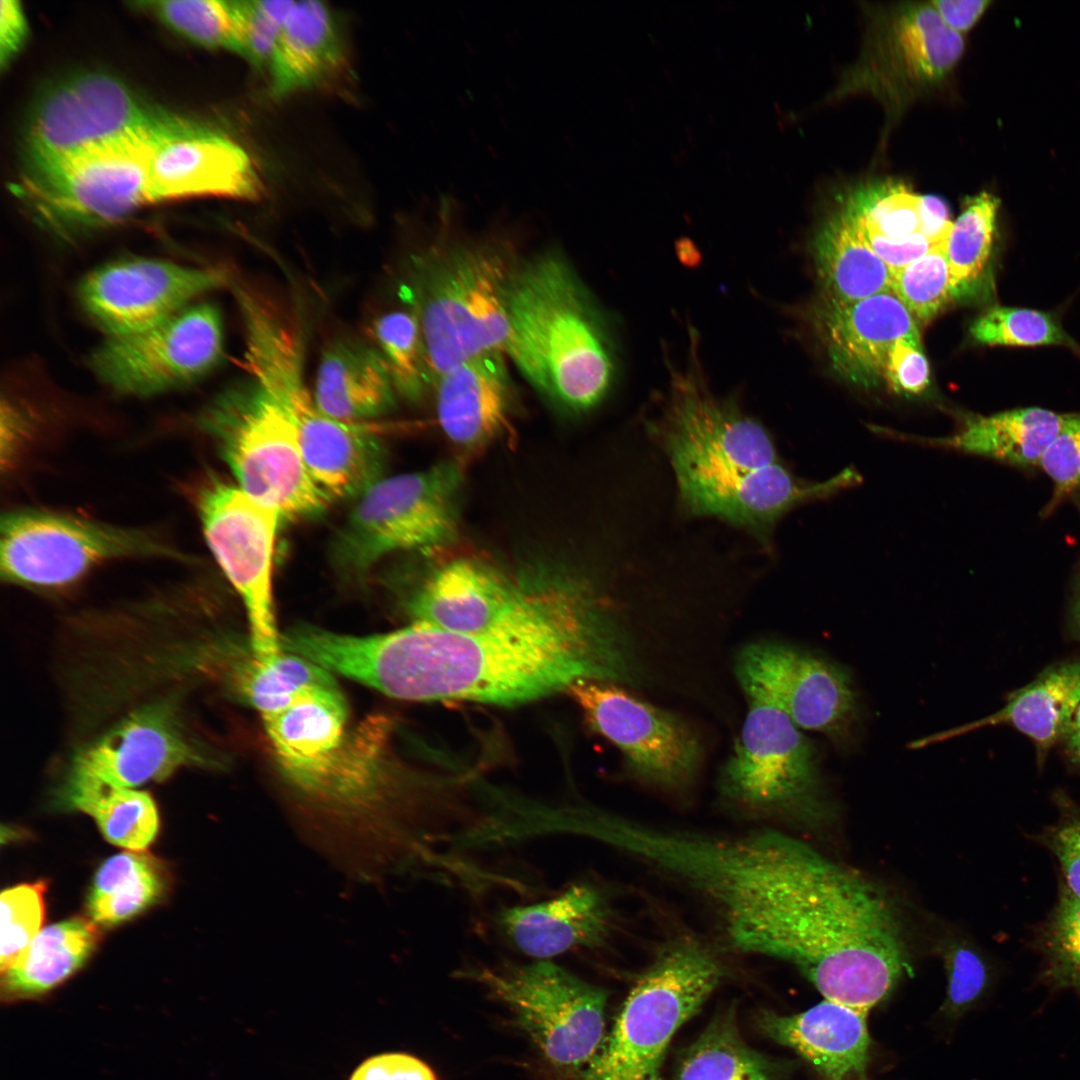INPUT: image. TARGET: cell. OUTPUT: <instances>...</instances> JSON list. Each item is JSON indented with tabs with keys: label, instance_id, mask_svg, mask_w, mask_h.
Here are the masks:
<instances>
[{
	"label": "cell",
	"instance_id": "cell-1",
	"mask_svg": "<svg viewBox=\"0 0 1080 1080\" xmlns=\"http://www.w3.org/2000/svg\"><path fill=\"white\" fill-rule=\"evenodd\" d=\"M524 615L481 632L421 623L384 634L323 632L317 662L403 700L520 704L581 681L628 684L637 657L596 583L570 577Z\"/></svg>",
	"mask_w": 1080,
	"mask_h": 1080
},
{
	"label": "cell",
	"instance_id": "cell-2",
	"mask_svg": "<svg viewBox=\"0 0 1080 1080\" xmlns=\"http://www.w3.org/2000/svg\"><path fill=\"white\" fill-rule=\"evenodd\" d=\"M696 344L683 368L670 369L660 422L681 500L689 512L716 516L766 538L790 510L862 483L853 467L817 482L790 471L767 430L734 401L710 390Z\"/></svg>",
	"mask_w": 1080,
	"mask_h": 1080
},
{
	"label": "cell",
	"instance_id": "cell-3",
	"mask_svg": "<svg viewBox=\"0 0 1080 1080\" xmlns=\"http://www.w3.org/2000/svg\"><path fill=\"white\" fill-rule=\"evenodd\" d=\"M505 354L557 408L577 414L609 392L616 365L599 313L567 260L546 251L516 261L505 291Z\"/></svg>",
	"mask_w": 1080,
	"mask_h": 1080
},
{
	"label": "cell",
	"instance_id": "cell-4",
	"mask_svg": "<svg viewBox=\"0 0 1080 1080\" xmlns=\"http://www.w3.org/2000/svg\"><path fill=\"white\" fill-rule=\"evenodd\" d=\"M515 260L487 242H456L417 255L408 301L419 321L434 381L485 352L505 353V291Z\"/></svg>",
	"mask_w": 1080,
	"mask_h": 1080
},
{
	"label": "cell",
	"instance_id": "cell-5",
	"mask_svg": "<svg viewBox=\"0 0 1080 1080\" xmlns=\"http://www.w3.org/2000/svg\"><path fill=\"white\" fill-rule=\"evenodd\" d=\"M186 124L177 117L24 169L14 192L41 228L63 240L113 225L152 204L150 160L157 145Z\"/></svg>",
	"mask_w": 1080,
	"mask_h": 1080
},
{
	"label": "cell",
	"instance_id": "cell-6",
	"mask_svg": "<svg viewBox=\"0 0 1080 1080\" xmlns=\"http://www.w3.org/2000/svg\"><path fill=\"white\" fill-rule=\"evenodd\" d=\"M724 976L722 963L695 939L677 938L661 946L580 1080H661L672 1037Z\"/></svg>",
	"mask_w": 1080,
	"mask_h": 1080
},
{
	"label": "cell",
	"instance_id": "cell-7",
	"mask_svg": "<svg viewBox=\"0 0 1080 1080\" xmlns=\"http://www.w3.org/2000/svg\"><path fill=\"white\" fill-rule=\"evenodd\" d=\"M236 485L281 519L317 516L331 498L311 476L296 429L275 399L253 378L217 394L197 416Z\"/></svg>",
	"mask_w": 1080,
	"mask_h": 1080
},
{
	"label": "cell",
	"instance_id": "cell-8",
	"mask_svg": "<svg viewBox=\"0 0 1080 1080\" xmlns=\"http://www.w3.org/2000/svg\"><path fill=\"white\" fill-rule=\"evenodd\" d=\"M463 485L454 460L379 479L356 498L336 536V567L362 577L395 552L447 549L459 536Z\"/></svg>",
	"mask_w": 1080,
	"mask_h": 1080
},
{
	"label": "cell",
	"instance_id": "cell-9",
	"mask_svg": "<svg viewBox=\"0 0 1080 1080\" xmlns=\"http://www.w3.org/2000/svg\"><path fill=\"white\" fill-rule=\"evenodd\" d=\"M248 376L293 423L306 466L331 498H357L383 477L382 440L356 423L334 419L316 405L305 382L301 338L276 332L254 342L244 356Z\"/></svg>",
	"mask_w": 1080,
	"mask_h": 1080
},
{
	"label": "cell",
	"instance_id": "cell-10",
	"mask_svg": "<svg viewBox=\"0 0 1080 1080\" xmlns=\"http://www.w3.org/2000/svg\"><path fill=\"white\" fill-rule=\"evenodd\" d=\"M134 558L191 562L148 529L36 508H18L1 516L0 573L10 584L64 587L106 562Z\"/></svg>",
	"mask_w": 1080,
	"mask_h": 1080
},
{
	"label": "cell",
	"instance_id": "cell-11",
	"mask_svg": "<svg viewBox=\"0 0 1080 1080\" xmlns=\"http://www.w3.org/2000/svg\"><path fill=\"white\" fill-rule=\"evenodd\" d=\"M814 744L779 708L748 698V711L717 782L721 802L752 821L809 818L822 809Z\"/></svg>",
	"mask_w": 1080,
	"mask_h": 1080
},
{
	"label": "cell",
	"instance_id": "cell-12",
	"mask_svg": "<svg viewBox=\"0 0 1080 1080\" xmlns=\"http://www.w3.org/2000/svg\"><path fill=\"white\" fill-rule=\"evenodd\" d=\"M461 975L503 1001L555 1066L586 1064L604 1039L607 990L556 963L479 967Z\"/></svg>",
	"mask_w": 1080,
	"mask_h": 1080
},
{
	"label": "cell",
	"instance_id": "cell-13",
	"mask_svg": "<svg viewBox=\"0 0 1080 1080\" xmlns=\"http://www.w3.org/2000/svg\"><path fill=\"white\" fill-rule=\"evenodd\" d=\"M196 508L206 543L245 606L252 651L261 660L276 657L283 651L272 594L279 513L217 477L198 489Z\"/></svg>",
	"mask_w": 1080,
	"mask_h": 1080
},
{
	"label": "cell",
	"instance_id": "cell-14",
	"mask_svg": "<svg viewBox=\"0 0 1080 1080\" xmlns=\"http://www.w3.org/2000/svg\"><path fill=\"white\" fill-rule=\"evenodd\" d=\"M176 117L146 104L112 75L86 72L71 76L48 89L34 104L24 132V169L164 126Z\"/></svg>",
	"mask_w": 1080,
	"mask_h": 1080
},
{
	"label": "cell",
	"instance_id": "cell-15",
	"mask_svg": "<svg viewBox=\"0 0 1080 1080\" xmlns=\"http://www.w3.org/2000/svg\"><path fill=\"white\" fill-rule=\"evenodd\" d=\"M222 318L210 303L189 305L148 330L109 337L90 358L95 375L126 395L152 396L192 384L224 355Z\"/></svg>",
	"mask_w": 1080,
	"mask_h": 1080
},
{
	"label": "cell",
	"instance_id": "cell-16",
	"mask_svg": "<svg viewBox=\"0 0 1080 1080\" xmlns=\"http://www.w3.org/2000/svg\"><path fill=\"white\" fill-rule=\"evenodd\" d=\"M568 692L590 727L621 751L640 782L670 793L693 784L703 747L695 730L677 715L612 683L581 681Z\"/></svg>",
	"mask_w": 1080,
	"mask_h": 1080
},
{
	"label": "cell",
	"instance_id": "cell-17",
	"mask_svg": "<svg viewBox=\"0 0 1080 1080\" xmlns=\"http://www.w3.org/2000/svg\"><path fill=\"white\" fill-rule=\"evenodd\" d=\"M734 672L747 698L767 701L799 728L827 736L839 747L854 737L858 703L842 666L776 641H757L739 650Z\"/></svg>",
	"mask_w": 1080,
	"mask_h": 1080
},
{
	"label": "cell",
	"instance_id": "cell-18",
	"mask_svg": "<svg viewBox=\"0 0 1080 1080\" xmlns=\"http://www.w3.org/2000/svg\"><path fill=\"white\" fill-rule=\"evenodd\" d=\"M538 574L528 562L508 569L470 555L436 559L405 598L413 623L474 633L515 619L535 604Z\"/></svg>",
	"mask_w": 1080,
	"mask_h": 1080
},
{
	"label": "cell",
	"instance_id": "cell-19",
	"mask_svg": "<svg viewBox=\"0 0 1080 1080\" xmlns=\"http://www.w3.org/2000/svg\"><path fill=\"white\" fill-rule=\"evenodd\" d=\"M227 280L220 268L139 258L90 272L81 281L78 296L99 328L109 337H120L159 325Z\"/></svg>",
	"mask_w": 1080,
	"mask_h": 1080
},
{
	"label": "cell",
	"instance_id": "cell-20",
	"mask_svg": "<svg viewBox=\"0 0 1080 1080\" xmlns=\"http://www.w3.org/2000/svg\"><path fill=\"white\" fill-rule=\"evenodd\" d=\"M212 760L188 735L176 704L142 706L77 752L64 781L133 788Z\"/></svg>",
	"mask_w": 1080,
	"mask_h": 1080
},
{
	"label": "cell",
	"instance_id": "cell-21",
	"mask_svg": "<svg viewBox=\"0 0 1080 1080\" xmlns=\"http://www.w3.org/2000/svg\"><path fill=\"white\" fill-rule=\"evenodd\" d=\"M148 190L152 204L204 196L252 200L261 195L262 182L238 143L190 122L157 145Z\"/></svg>",
	"mask_w": 1080,
	"mask_h": 1080
},
{
	"label": "cell",
	"instance_id": "cell-22",
	"mask_svg": "<svg viewBox=\"0 0 1080 1080\" xmlns=\"http://www.w3.org/2000/svg\"><path fill=\"white\" fill-rule=\"evenodd\" d=\"M818 319L833 366L862 385L884 377L897 341L921 342L918 323L893 291L853 302L827 299Z\"/></svg>",
	"mask_w": 1080,
	"mask_h": 1080
},
{
	"label": "cell",
	"instance_id": "cell-23",
	"mask_svg": "<svg viewBox=\"0 0 1080 1080\" xmlns=\"http://www.w3.org/2000/svg\"><path fill=\"white\" fill-rule=\"evenodd\" d=\"M496 925L521 953L549 960L604 944L611 931L612 910L600 888L582 881L545 901L502 907Z\"/></svg>",
	"mask_w": 1080,
	"mask_h": 1080
},
{
	"label": "cell",
	"instance_id": "cell-24",
	"mask_svg": "<svg viewBox=\"0 0 1080 1080\" xmlns=\"http://www.w3.org/2000/svg\"><path fill=\"white\" fill-rule=\"evenodd\" d=\"M505 356L499 350L482 353L435 381L438 424L464 452L485 448L510 425L513 391Z\"/></svg>",
	"mask_w": 1080,
	"mask_h": 1080
},
{
	"label": "cell",
	"instance_id": "cell-25",
	"mask_svg": "<svg viewBox=\"0 0 1080 1080\" xmlns=\"http://www.w3.org/2000/svg\"><path fill=\"white\" fill-rule=\"evenodd\" d=\"M197 663L241 702L261 716L279 712L297 699L338 689L328 670L299 655L282 651L261 660L239 640L225 638L206 645Z\"/></svg>",
	"mask_w": 1080,
	"mask_h": 1080
},
{
	"label": "cell",
	"instance_id": "cell-26",
	"mask_svg": "<svg viewBox=\"0 0 1080 1080\" xmlns=\"http://www.w3.org/2000/svg\"><path fill=\"white\" fill-rule=\"evenodd\" d=\"M963 35L950 29L929 2L902 3L885 18L873 40L875 74L907 87L934 84L958 63Z\"/></svg>",
	"mask_w": 1080,
	"mask_h": 1080
},
{
	"label": "cell",
	"instance_id": "cell-27",
	"mask_svg": "<svg viewBox=\"0 0 1080 1080\" xmlns=\"http://www.w3.org/2000/svg\"><path fill=\"white\" fill-rule=\"evenodd\" d=\"M868 1012L824 999L789 1016L764 1012L761 1031L809 1062L825 1080L863 1078L869 1058Z\"/></svg>",
	"mask_w": 1080,
	"mask_h": 1080
},
{
	"label": "cell",
	"instance_id": "cell-28",
	"mask_svg": "<svg viewBox=\"0 0 1080 1080\" xmlns=\"http://www.w3.org/2000/svg\"><path fill=\"white\" fill-rule=\"evenodd\" d=\"M1080 705V661L1054 664L1033 681L1008 695L998 711L979 720L947 729L909 744L919 749L980 728L1008 724L1034 743L1039 760L1061 741Z\"/></svg>",
	"mask_w": 1080,
	"mask_h": 1080
},
{
	"label": "cell",
	"instance_id": "cell-29",
	"mask_svg": "<svg viewBox=\"0 0 1080 1080\" xmlns=\"http://www.w3.org/2000/svg\"><path fill=\"white\" fill-rule=\"evenodd\" d=\"M312 393L322 412L351 423L390 412L397 396L376 346L352 338L335 339L324 349Z\"/></svg>",
	"mask_w": 1080,
	"mask_h": 1080
},
{
	"label": "cell",
	"instance_id": "cell-30",
	"mask_svg": "<svg viewBox=\"0 0 1080 1080\" xmlns=\"http://www.w3.org/2000/svg\"><path fill=\"white\" fill-rule=\"evenodd\" d=\"M1065 419L1066 414L1040 407H1027L988 416H968L958 430L944 437L902 435L900 438L1013 465L1030 466L1039 463Z\"/></svg>",
	"mask_w": 1080,
	"mask_h": 1080
},
{
	"label": "cell",
	"instance_id": "cell-31",
	"mask_svg": "<svg viewBox=\"0 0 1080 1080\" xmlns=\"http://www.w3.org/2000/svg\"><path fill=\"white\" fill-rule=\"evenodd\" d=\"M343 58L331 10L319 1L296 2L269 65L273 94L284 96L325 83L339 71Z\"/></svg>",
	"mask_w": 1080,
	"mask_h": 1080
},
{
	"label": "cell",
	"instance_id": "cell-32",
	"mask_svg": "<svg viewBox=\"0 0 1080 1080\" xmlns=\"http://www.w3.org/2000/svg\"><path fill=\"white\" fill-rule=\"evenodd\" d=\"M814 251L828 300L853 302L892 291L891 270L869 245L848 205L821 227Z\"/></svg>",
	"mask_w": 1080,
	"mask_h": 1080
},
{
	"label": "cell",
	"instance_id": "cell-33",
	"mask_svg": "<svg viewBox=\"0 0 1080 1080\" xmlns=\"http://www.w3.org/2000/svg\"><path fill=\"white\" fill-rule=\"evenodd\" d=\"M99 936L95 923L82 917L45 927L1 972L2 998L31 999L52 990L85 963Z\"/></svg>",
	"mask_w": 1080,
	"mask_h": 1080
},
{
	"label": "cell",
	"instance_id": "cell-34",
	"mask_svg": "<svg viewBox=\"0 0 1080 1080\" xmlns=\"http://www.w3.org/2000/svg\"><path fill=\"white\" fill-rule=\"evenodd\" d=\"M59 795L66 807L94 818L105 839L116 846L143 851L158 832L157 807L146 792L100 783L64 781Z\"/></svg>",
	"mask_w": 1080,
	"mask_h": 1080
},
{
	"label": "cell",
	"instance_id": "cell-35",
	"mask_svg": "<svg viewBox=\"0 0 1080 1080\" xmlns=\"http://www.w3.org/2000/svg\"><path fill=\"white\" fill-rule=\"evenodd\" d=\"M167 885L160 862L143 851L116 854L98 868L87 897V912L96 924L113 926L159 900Z\"/></svg>",
	"mask_w": 1080,
	"mask_h": 1080
},
{
	"label": "cell",
	"instance_id": "cell-36",
	"mask_svg": "<svg viewBox=\"0 0 1080 1080\" xmlns=\"http://www.w3.org/2000/svg\"><path fill=\"white\" fill-rule=\"evenodd\" d=\"M1000 203L987 191L968 197L952 224L946 257L954 297L991 290Z\"/></svg>",
	"mask_w": 1080,
	"mask_h": 1080
},
{
	"label": "cell",
	"instance_id": "cell-37",
	"mask_svg": "<svg viewBox=\"0 0 1080 1080\" xmlns=\"http://www.w3.org/2000/svg\"><path fill=\"white\" fill-rule=\"evenodd\" d=\"M774 1064L741 1037L735 1016H717L689 1047L676 1080H775Z\"/></svg>",
	"mask_w": 1080,
	"mask_h": 1080
},
{
	"label": "cell",
	"instance_id": "cell-38",
	"mask_svg": "<svg viewBox=\"0 0 1080 1080\" xmlns=\"http://www.w3.org/2000/svg\"><path fill=\"white\" fill-rule=\"evenodd\" d=\"M1041 980L1053 990L1080 998V898L1061 882L1057 901L1036 931Z\"/></svg>",
	"mask_w": 1080,
	"mask_h": 1080
},
{
	"label": "cell",
	"instance_id": "cell-39",
	"mask_svg": "<svg viewBox=\"0 0 1080 1080\" xmlns=\"http://www.w3.org/2000/svg\"><path fill=\"white\" fill-rule=\"evenodd\" d=\"M135 4L150 11L170 29L192 42L241 55L239 1L167 0Z\"/></svg>",
	"mask_w": 1080,
	"mask_h": 1080
},
{
	"label": "cell",
	"instance_id": "cell-40",
	"mask_svg": "<svg viewBox=\"0 0 1080 1080\" xmlns=\"http://www.w3.org/2000/svg\"><path fill=\"white\" fill-rule=\"evenodd\" d=\"M373 335L397 394L412 402L420 400L432 377L415 312L396 310L382 315L374 322Z\"/></svg>",
	"mask_w": 1080,
	"mask_h": 1080
},
{
	"label": "cell",
	"instance_id": "cell-41",
	"mask_svg": "<svg viewBox=\"0 0 1080 1080\" xmlns=\"http://www.w3.org/2000/svg\"><path fill=\"white\" fill-rule=\"evenodd\" d=\"M969 332L981 345L1061 346L1080 357V344L1066 332L1055 314L1045 311L994 306L973 321Z\"/></svg>",
	"mask_w": 1080,
	"mask_h": 1080
},
{
	"label": "cell",
	"instance_id": "cell-42",
	"mask_svg": "<svg viewBox=\"0 0 1080 1080\" xmlns=\"http://www.w3.org/2000/svg\"><path fill=\"white\" fill-rule=\"evenodd\" d=\"M919 197L903 184L883 183L857 192L847 205L864 230L904 239L922 233Z\"/></svg>",
	"mask_w": 1080,
	"mask_h": 1080
},
{
	"label": "cell",
	"instance_id": "cell-43",
	"mask_svg": "<svg viewBox=\"0 0 1080 1080\" xmlns=\"http://www.w3.org/2000/svg\"><path fill=\"white\" fill-rule=\"evenodd\" d=\"M892 291L918 325L927 324L954 297L946 245L893 273Z\"/></svg>",
	"mask_w": 1080,
	"mask_h": 1080
},
{
	"label": "cell",
	"instance_id": "cell-44",
	"mask_svg": "<svg viewBox=\"0 0 1080 1080\" xmlns=\"http://www.w3.org/2000/svg\"><path fill=\"white\" fill-rule=\"evenodd\" d=\"M45 881L20 884L1 894V972L13 964L41 931Z\"/></svg>",
	"mask_w": 1080,
	"mask_h": 1080
},
{
	"label": "cell",
	"instance_id": "cell-45",
	"mask_svg": "<svg viewBox=\"0 0 1080 1080\" xmlns=\"http://www.w3.org/2000/svg\"><path fill=\"white\" fill-rule=\"evenodd\" d=\"M944 960L948 980L944 1006L952 1014H960L987 993L992 984V970L984 955L965 941L950 944Z\"/></svg>",
	"mask_w": 1080,
	"mask_h": 1080
},
{
	"label": "cell",
	"instance_id": "cell-46",
	"mask_svg": "<svg viewBox=\"0 0 1080 1080\" xmlns=\"http://www.w3.org/2000/svg\"><path fill=\"white\" fill-rule=\"evenodd\" d=\"M241 13V56L260 67L270 65L282 28L295 1H239Z\"/></svg>",
	"mask_w": 1080,
	"mask_h": 1080
},
{
	"label": "cell",
	"instance_id": "cell-47",
	"mask_svg": "<svg viewBox=\"0 0 1080 1080\" xmlns=\"http://www.w3.org/2000/svg\"><path fill=\"white\" fill-rule=\"evenodd\" d=\"M1038 464L1055 483L1058 495L1080 488V413L1066 414Z\"/></svg>",
	"mask_w": 1080,
	"mask_h": 1080
},
{
	"label": "cell",
	"instance_id": "cell-48",
	"mask_svg": "<svg viewBox=\"0 0 1080 1080\" xmlns=\"http://www.w3.org/2000/svg\"><path fill=\"white\" fill-rule=\"evenodd\" d=\"M1039 840L1057 859L1062 883L1080 898V807L1066 806L1057 823L1042 832Z\"/></svg>",
	"mask_w": 1080,
	"mask_h": 1080
},
{
	"label": "cell",
	"instance_id": "cell-49",
	"mask_svg": "<svg viewBox=\"0 0 1080 1080\" xmlns=\"http://www.w3.org/2000/svg\"><path fill=\"white\" fill-rule=\"evenodd\" d=\"M884 377L895 392L920 395L929 385V364L921 342L901 339L893 346Z\"/></svg>",
	"mask_w": 1080,
	"mask_h": 1080
},
{
	"label": "cell",
	"instance_id": "cell-50",
	"mask_svg": "<svg viewBox=\"0 0 1080 1080\" xmlns=\"http://www.w3.org/2000/svg\"><path fill=\"white\" fill-rule=\"evenodd\" d=\"M349 1080H437L433 1070L419 1058L406 1053H383L367 1058Z\"/></svg>",
	"mask_w": 1080,
	"mask_h": 1080
},
{
	"label": "cell",
	"instance_id": "cell-51",
	"mask_svg": "<svg viewBox=\"0 0 1080 1080\" xmlns=\"http://www.w3.org/2000/svg\"><path fill=\"white\" fill-rule=\"evenodd\" d=\"M860 228L873 251L891 270L892 275L923 257L934 248L945 246L935 245L922 233L904 239H889L874 232L866 231L861 226Z\"/></svg>",
	"mask_w": 1080,
	"mask_h": 1080
},
{
	"label": "cell",
	"instance_id": "cell-52",
	"mask_svg": "<svg viewBox=\"0 0 1080 1080\" xmlns=\"http://www.w3.org/2000/svg\"><path fill=\"white\" fill-rule=\"evenodd\" d=\"M28 33L20 2L2 0L0 8V64L4 69L22 48Z\"/></svg>",
	"mask_w": 1080,
	"mask_h": 1080
},
{
	"label": "cell",
	"instance_id": "cell-53",
	"mask_svg": "<svg viewBox=\"0 0 1080 1080\" xmlns=\"http://www.w3.org/2000/svg\"><path fill=\"white\" fill-rule=\"evenodd\" d=\"M930 3L950 29L963 35L979 21L991 1L932 0Z\"/></svg>",
	"mask_w": 1080,
	"mask_h": 1080
},
{
	"label": "cell",
	"instance_id": "cell-54",
	"mask_svg": "<svg viewBox=\"0 0 1080 1080\" xmlns=\"http://www.w3.org/2000/svg\"><path fill=\"white\" fill-rule=\"evenodd\" d=\"M922 233L935 245H946L953 222L947 203L935 195H920Z\"/></svg>",
	"mask_w": 1080,
	"mask_h": 1080
},
{
	"label": "cell",
	"instance_id": "cell-55",
	"mask_svg": "<svg viewBox=\"0 0 1080 1080\" xmlns=\"http://www.w3.org/2000/svg\"><path fill=\"white\" fill-rule=\"evenodd\" d=\"M1061 741L1064 743L1066 755L1071 763L1080 767V705Z\"/></svg>",
	"mask_w": 1080,
	"mask_h": 1080
},
{
	"label": "cell",
	"instance_id": "cell-56",
	"mask_svg": "<svg viewBox=\"0 0 1080 1080\" xmlns=\"http://www.w3.org/2000/svg\"><path fill=\"white\" fill-rule=\"evenodd\" d=\"M1075 620H1076L1078 630L1080 632V585H1079L1078 598H1077V602H1076V606H1075Z\"/></svg>",
	"mask_w": 1080,
	"mask_h": 1080
}]
</instances>
